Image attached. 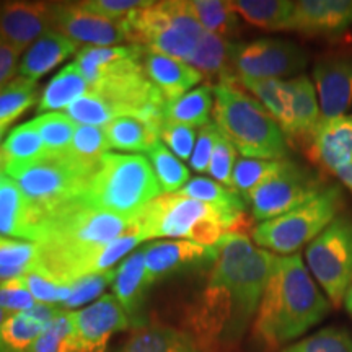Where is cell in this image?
I'll return each mask as SVG.
<instances>
[{"label": "cell", "instance_id": "6da1fadb", "mask_svg": "<svg viewBox=\"0 0 352 352\" xmlns=\"http://www.w3.org/2000/svg\"><path fill=\"white\" fill-rule=\"evenodd\" d=\"M331 303L298 254L276 256L256 318L254 336L267 349L287 344L329 315Z\"/></svg>", "mask_w": 352, "mask_h": 352}, {"label": "cell", "instance_id": "7a4b0ae2", "mask_svg": "<svg viewBox=\"0 0 352 352\" xmlns=\"http://www.w3.org/2000/svg\"><path fill=\"white\" fill-rule=\"evenodd\" d=\"M214 88V122L245 158L284 160L289 153L287 135L239 80L219 82Z\"/></svg>", "mask_w": 352, "mask_h": 352}, {"label": "cell", "instance_id": "3957f363", "mask_svg": "<svg viewBox=\"0 0 352 352\" xmlns=\"http://www.w3.org/2000/svg\"><path fill=\"white\" fill-rule=\"evenodd\" d=\"M158 196L162 188L147 158L104 153L82 197L91 208L135 220Z\"/></svg>", "mask_w": 352, "mask_h": 352}, {"label": "cell", "instance_id": "277c9868", "mask_svg": "<svg viewBox=\"0 0 352 352\" xmlns=\"http://www.w3.org/2000/svg\"><path fill=\"white\" fill-rule=\"evenodd\" d=\"M2 170L19 184L36 217V243L47 217L80 199L94 176L85 166L64 155H46L32 164L6 165Z\"/></svg>", "mask_w": 352, "mask_h": 352}, {"label": "cell", "instance_id": "5b68a950", "mask_svg": "<svg viewBox=\"0 0 352 352\" xmlns=\"http://www.w3.org/2000/svg\"><path fill=\"white\" fill-rule=\"evenodd\" d=\"M120 21L127 43L186 64L206 33L182 0L147 2Z\"/></svg>", "mask_w": 352, "mask_h": 352}, {"label": "cell", "instance_id": "8992f818", "mask_svg": "<svg viewBox=\"0 0 352 352\" xmlns=\"http://www.w3.org/2000/svg\"><path fill=\"white\" fill-rule=\"evenodd\" d=\"M344 206L346 197L341 184H328L296 209L259 223L252 239L263 250L290 256L302 246L310 245L341 215Z\"/></svg>", "mask_w": 352, "mask_h": 352}, {"label": "cell", "instance_id": "52a82bcc", "mask_svg": "<svg viewBox=\"0 0 352 352\" xmlns=\"http://www.w3.org/2000/svg\"><path fill=\"white\" fill-rule=\"evenodd\" d=\"M308 271L327 294L333 307L344 302L352 287V217L338 215L316 239L307 246Z\"/></svg>", "mask_w": 352, "mask_h": 352}, {"label": "cell", "instance_id": "ba28073f", "mask_svg": "<svg viewBox=\"0 0 352 352\" xmlns=\"http://www.w3.org/2000/svg\"><path fill=\"white\" fill-rule=\"evenodd\" d=\"M323 188V178L316 171L296 162L283 160L279 170L252 191L246 206L252 208L254 220L266 222L296 209Z\"/></svg>", "mask_w": 352, "mask_h": 352}, {"label": "cell", "instance_id": "9c48e42d", "mask_svg": "<svg viewBox=\"0 0 352 352\" xmlns=\"http://www.w3.org/2000/svg\"><path fill=\"white\" fill-rule=\"evenodd\" d=\"M230 64L236 78L267 80L297 77L307 67L308 54L292 41L261 38L230 44Z\"/></svg>", "mask_w": 352, "mask_h": 352}, {"label": "cell", "instance_id": "30bf717a", "mask_svg": "<svg viewBox=\"0 0 352 352\" xmlns=\"http://www.w3.org/2000/svg\"><path fill=\"white\" fill-rule=\"evenodd\" d=\"M245 212V210H241ZM236 214L223 212L214 206L191 199L182 195H162L153 199L134 220L135 232L142 236V240L151 239H188L189 232L202 219L212 215H226L228 219H235Z\"/></svg>", "mask_w": 352, "mask_h": 352}, {"label": "cell", "instance_id": "8fae6325", "mask_svg": "<svg viewBox=\"0 0 352 352\" xmlns=\"http://www.w3.org/2000/svg\"><path fill=\"white\" fill-rule=\"evenodd\" d=\"M52 30L85 47H111L126 41L121 21L88 12L80 2H52Z\"/></svg>", "mask_w": 352, "mask_h": 352}, {"label": "cell", "instance_id": "7c38bea8", "mask_svg": "<svg viewBox=\"0 0 352 352\" xmlns=\"http://www.w3.org/2000/svg\"><path fill=\"white\" fill-rule=\"evenodd\" d=\"M314 85L323 120L344 116L352 104V50L327 52L314 65Z\"/></svg>", "mask_w": 352, "mask_h": 352}, {"label": "cell", "instance_id": "4fadbf2b", "mask_svg": "<svg viewBox=\"0 0 352 352\" xmlns=\"http://www.w3.org/2000/svg\"><path fill=\"white\" fill-rule=\"evenodd\" d=\"M78 351L108 352L113 334L129 329L131 321L114 296H103L82 310L72 311Z\"/></svg>", "mask_w": 352, "mask_h": 352}, {"label": "cell", "instance_id": "5bb4252c", "mask_svg": "<svg viewBox=\"0 0 352 352\" xmlns=\"http://www.w3.org/2000/svg\"><path fill=\"white\" fill-rule=\"evenodd\" d=\"M52 30V2H0V39L21 52Z\"/></svg>", "mask_w": 352, "mask_h": 352}, {"label": "cell", "instance_id": "9a60e30c", "mask_svg": "<svg viewBox=\"0 0 352 352\" xmlns=\"http://www.w3.org/2000/svg\"><path fill=\"white\" fill-rule=\"evenodd\" d=\"M352 26V0H300L294 2L289 32L303 36L336 39Z\"/></svg>", "mask_w": 352, "mask_h": 352}, {"label": "cell", "instance_id": "2e32d148", "mask_svg": "<svg viewBox=\"0 0 352 352\" xmlns=\"http://www.w3.org/2000/svg\"><path fill=\"white\" fill-rule=\"evenodd\" d=\"M142 252L145 258V276L148 285H152L162 277L215 261L217 246L208 248L189 240H170L147 245Z\"/></svg>", "mask_w": 352, "mask_h": 352}, {"label": "cell", "instance_id": "e0dca14e", "mask_svg": "<svg viewBox=\"0 0 352 352\" xmlns=\"http://www.w3.org/2000/svg\"><path fill=\"white\" fill-rule=\"evenodd\" d=\"M308 157L336 173L352 165V116H338L318 122L305 142Z\"/></svg>", "mask_w": 352, "mask_h": 352}, {"label": "cell", "instance_id": "ac0fdd59", "mask_svg": "<svg viewBox=\"0 0 352 352\" xmlns=\"http://www.w3.org/2000/svg\"><path fill=\"white\" fill-rule=\"evenodd\" d=\"M151 287L145 276L144 252L132 253L116 270L113 280V296L121 303L122 310L129 316L131 327L138 331L147 327L145 321V300Z\"/></svg>", "mask_w": 352, "mask_h": 352}, {"label": "cell", "instance_id": "d6986e66", "mask_svg": "<svg viewBox=\"0 0 352 352\" xmlns=\"http://www.w3.org/2000/svg\"><path fill=\"white\" fill-rule=\"evenodd\" d=\"M0 235L36 243V217L21 189L0 166Z\"/></svg>", "mask_w": 352, "mask_h": 352}, {"label": "cell", "instance_id": "ffe728a7", "mask_svg": "<svg viewBox=\"0 0 352 352\" xmlns=\"http://www.w3.org/2000/svg\"><path fill=\"white\" fill-rule=\"evenodd\" d=\"M142 63L148 80L162 91L166 103L182 98L191 87L202 80V76L195 67L175 57L145 51Z\"/></svg>", "mask_w": 352, "mask_h": 352}, {"label": "cell", "instance_id": "44dd1931", "mask_svg": "<svg viewBox=\"0 0 352 352\" xmlns=\"http://www.w3.org/2000/svg\"><path fill=\"white\" fill-rule=\"evenodd\" d=\"M77 46L78 44L72 39L50 30L26 51L19 67L20 76L38 80L72 56L77 51Z\"/></svg>", "mask_w": 352, "mask_h": 352}, {"label": "cell", "instance_id": "7402d4cb", "mask_svg": "<svg viewBox=\"0 0 352 352\" xmlns=\"http://www.w3.org/2000/svg\"><path fill=\"white\" fill-rule=\"evenodd\" d=\"M240 85L246 88L256 100L270 111V114L277 121L287 139L294 135V111H292V96L287 80H254V78H239Z\"/></svg>", "mask_w": 352, "mask_h": 352}, {"label": "cell", "instance_id": "603a6c76", "mask_svg": "<svg viewBox=\"0 0 352 352\" xmlns=\"http://www.w3.org/2000/svg\"><path fill=\"white\" fill-rule=\"evenodd\" d=\"M118 352H202L195 338L162 324L138 329Z\"/></svg>", "mask_w": 352, "mask_h": 352}, {"label": "cell", "instance_id": "cb8c5ba5", "mask_svg": "<svg viewBox=\"0 0 352 352\" xmlns=\"http://www.w3.org/2000/svg\"><path fill=\"white\" fill-rule=\"evenodd\" d=\"M290 96H292L294 111V135L292 139H300L307 142L311 132L321 121V109L318 103V95L314 82L305 74L289 78Z\"/></svg>", "mask_w": 352, "mask_h": 352}, {"label": "cell", "instance_id": "d4e9b609", "mask_svg": "<svg viewBox=\"0 0 352 352\" xmlns=\"http://www.w3.org/2000/svg\"><path fill=\"white\" fill-rule=\"evenodd\" d=\"M230 44L228 39L206 32L188 64L201 76L217 77L219 82L236 80L230 64Z\"/></svg>", "mask_w": 352, "mask_h": 352}, {"label": "cell", "instance_id": "484cf974", "mask_svg": "<svg viewBox=\"0 0 352 352\" xmlns=\"http://www.w3.org/2000/svg\"><path fill=\"white\" fill-rule=\"evenodd\" d=\"M232 8L246 23L267 32H289L294 2L289 0H235Z\"/></svg>", "mask_w": 352, "mask_h": 352}, {"label": "cell", "instance_id": "4316f807", "mask_svg": "<svg viewBox=\"0 0 352 352\" xmlns=\"http://www.w3.org/2000/svg\"><path fill=\"white\" fill-rule=\"evenodd\" d=\"M88 91H90V87L82 77L80 70L76 64H69L44 88L43 95L39 96L38 111L44 114L47 111L56 113L57 109H65Z\"/></svg>", "mask_w": 352, "mask_h": 352}, {"label": "cell", "instance_id": "83f0119b", "mask_svg": "<svg viewBox=\"0 0 352 352\" xmlns=\"http://www.w3.org/2000/svg\"><path fill=\"white\" fill-rule=\"evenodd\" d=\"M214 109V88L209 85L188 91L182 98L166 103L165 120L191 127L209 124Z\"/></svg>", "mask_w": 352, "mask_h": 352}, {"label": "cell", "instance_id": "f1b7e54d", "mask_svg": "<svg viewBox=\"0 0 352 352\" xmlns=\"http://www.w3.org/2000/svg\"><path fill=\"white\" fill-rule=\"evenodd\" d=\"M46 155L47 152L44 148L41 135L34 127L33 121L15 127L8 134L6 142L0 145V164L2 166L32 164V162H36Z\"/></svg>", "mask_w": 352, "mask_h": 352}, {"label": "cell", "instance_id": "f546056e", "mask_svg": "<svg viewBox=\"0 0 352 352\" xmlns=\"http://www.w3.org/2000/svg\"><path fill=\"white\" fill-rule=\"evenodd\" d=\"M47 327L28 310L10 314L0 324V352H30Z\"/></svg>", "mask_w": 352, "mask_h": 352}, {"label": "cell", "instance_id": "4dcf8cb0", "mask_svg": "<svg viewBox=\"0 0 352 352\" xmlns=\"http://www.w3.org/2000/svg\"><path fill=\"white\" fill-rule=\"evenodd\" d=\"M195 19L206 32L228 39L240 32V19L230 2L222 0H191L188 2Z\"/></svg>", "mask_w": 352, "mask_h": 352}, {"label": "cell", "instance_id": "1f68e13d", "mask_svg": "<svg viewBox=\"0 0 352 352\" xmlns=\"http://www.w3.org/2000/svg\"><path fill=\"white\" fill-rule=\"evenodd\" d=\"M109 148L131 152H148L160 138L147 124L134 118H118L104 126Z\"/></svg>", "mask_w": 352, "mask_h": 352}, {"label": "cell", "instance_id": "d6a6232c", "mask_svg": "<svg viewBox=\"0 0 352 352\" xmlns=\"http://www.w3.org/2000/svg\"><path fill=\"white\" fill-rule=\"evenodd\" d=\"M39 245L0 235V283L19 279L38 266Z\"/></svg>", "mask_w": 352, "mask_h": 352}, {"label": "cell", "instance_id": "836d02e7", "mask_svg": "<svg viewBox=\"0 0 352 352\" xmlns=\"http://www.w3.org/2000/svg\"><path fill=\"white\" fill-rule=\"evenodd\" d=\"M178 195L201 201L204 202V204L214 206V208L228 214H236L246 209L245 201L241 199L233 189L223 186V184L214 182V179L210 178H202V176L189 179V182L179 189Z\"/></svg>", "mask_w": 352, "mask_h": 352}, {"label": "cell", "instance_id": "e575fe53", "mask_svg": "<svg viewBox=\"0 0 352 352\" xmlns=\"http://www.w3.org/2000/svg\"><path fill=\"white\" fill-rule=\"evenodd\" d=\"M108 151L109 144L104 127L77 124L72 144H70L65 155L72 158L76 164L85 166V168L95 173L100 165V160L103 158L104 153H108Z\"/></svg>", "mask_w": 352, "mask_h": 352}, {"label": "cell", "instance_id": "d590c367", "mask_svg": "<svg viewBox=\"0 0 352 352\" xmlns=\"http://www.w3.org/2000/svg\"><path fill=\"white\" fill-rule=\"evenodd\" d=\"M38 100L36 80L16 77L0 87V126H10Z\"/></svg>", "mask_w": 352, "mask_h": 352}, {"label": "cell", "instance_id": "8d00e7d4", "mask_svg": "<svg viewBox=\"0 0 352 352\" xmlns=\"http://www.w3.org/2000/svg\"><path fill=\"white\" fill-rule=\"evenodd\" d=\"M47 155H64L72 144L77 122L64 113H44L33 120Z\"/></svg>", "mask_w": 352, "mask_h": 352}, {"label": "cell", "instance_id": "74e56055", "mask_svg": "<svg viewBox=\"0 0 352 352\" xmlns=\"http://www.w3.org/2000/svg\"><path fill=\"white\" fill-rule=\"evenodd\" d=\"M147 153L162 192L176 195L189 182V170L162 144V140H158Z\"/></svg>", "mask_w": 352, "mask_h": 352}, {"label": "cell", "instance_id": "f35d334b", "mask_svg": "<svg viewBox=\"0 0 352 352\" xmlns=\"http://www.w3.org/2000/svg\"><path fill=\"white\" fill-rule=\"evenodd\" d=\"M283 160H256V158H240L236 160L232 173V189L241 199H248L259 184L266 182L279 170Z\"/></svg>", "mask_w": 352, "mask_h": 352}, {"label": "cell", "instance_id": "ab89813d", "mask_svg": "<svg viewBox=\"0 0 352 352\" xmlns=\"http://www.w3.org/2000/svg\"><path fill=\"white\" fill-rule=\"evenodd\" d=\"M30 352H80L72 323V311H60L44 329Z\"/></svg>", "mask_w": 352, "mask_h": 352}, {"label": "cell", "instance_id": "60d3db41", "mask_svg": "<svg viewBox=\"0 0 352 352\" xmlns=\"http://www.w3.org/2000/svg\"><path fill=\"white\" fill-rule=\"evenodd\" d=\"M65 114L77 124L95 127H104L120 118L113 104L94 91H88L87 95L69 104L65 108Z\"/></svg>", "mask_w": 352, "mask_h": 352}, {"label": "cell", "instance_id": "b9f144b4", "mask_svg": "<svg viewBox=\"0 0 352 352\" xmlns=\"http://www.w3.org/2000/svg\"><path fill=\"white\" fill-rule=\"evenodd\" d=\"M283 352H352V336L344 328L328 327L285 347Z\"/></svg>", "mask_w": 352, "mask_h": 352}, {"label": "cell", "instance_id": "7bdbcfd3", "mask_svg": "<svg viewBox=\"0 0 352 352\" xmlns=\"http://www.w3.org/2000/svg\"><path fill=\"white\" fill-rule=\"evenodd\" d=\"M114 277H116V270L80 277V279H77L76 283L70 285V297L60 305V308L67 311H74L76 308L87 305L88 302L95 300V298L98 300L108 285H113Z\"/></svg>", "mask_w": 352, "mask_h": 352}, {"label": "cell", "instance_id": "ee69618b", "mask_svg": "<svg viewBox=\"0 0 352 352\" xmlns=\"http://www.w3.org/2000/svg\"><path fill=\"white\" fill-rule=\"evenodd\" d=\"M25 287L32 294L36 303H46V305H63L70 297V285L60 284L51 279L50 276L39 271H30L21 277Z\"/></svg>", "mask_w": 352, "mask_h": 352}, {"label": "cell", "instance_id": "f6af8a7d", "mask_svg": "<svg viewBox=\"0 0 352 352\" xmlns=\"http://www.w3.org/2000/svg\"><path fill=\"white\" fill-rule=\"evenodd\" d=\"M197 134L195 127L179 124V122L166 121L160 129V140L162 144L170 148V152L175 157H179L182 160H189L195 151Z\"/></svg>", "mask_w": 352, "mask_h": 352}, {"label": "cell", "instance_id": "bcb514c9", "mask_svg": "<svg viewBox=\"0 0 352 352\" xmlns=\"http://www.w3.org/2000/svg\"><path fill=\"white\" fill-rule=\"evenodd\" d=\"M236 164V148L226 135H220L215 144L212 158H210L208 173L214 182L232 189V173Z\"/></svg>", "mask_w": 352, "mask_h": 352}, {"label": "cell", "instance_id": "7dc6e473", "mask_svg": "<svg viewBox=\"0 0 352 352\" xmlns=\"http://www.w3.org/2000/svg\"><path fill=\"white\" fill-rule=\"evenodd\" d=\"M142 236L135 232V228L127 235L121 236V239L111 241V243L103 246L100 250L98 256H96L95 261V274L98 272H107L111 271V267L120 261L121 258H124L127 253L132 252L139 243H142Z\"/></svg>", "mask_w": 352, "mask_h": 352}, {"label": "cell", "instance_id": "c3c4849f", "mask_svg": "<svg viewBox=\"0 0 352 352\" xmlns=\"http://www.w3.org/2000/svg\"><path fill=\"white\" fill-rule=\"evenodd\" d=\"M34 305H36V300L25 287L21 277L0 283V310L7 311V314L8 311L19 314V311L30 310Z\"/></svg>", "mask_w": 352, "mask_h": 352}, {"label": "cell", "instance_id": "681fc988", "mask_svg": "<svg viewBox=\"0 0 352 352\" xmlns=\"http://www.w3.org/2000/svg\"><path fill=\"white\" fill-rule=\"evenodd\" d=\"M220 135H222V132L219 131L215 122H209V124L199 127L195 151H192V155L189 158V164L196 171L204 173V171L209 170L210 158H212L215 144H217Z\"/></svg>", "mask_w": 352, "mask_h": 352}, {"label": "cell", "instance_id": "f907efd6", "mask_svg": "<svg viewBox=\"0 0 352 352\" xmlns=\"http://www.w3.org/2000/svg\"><path fill=\"white\" fill-rule=\"evenodd\" d=\"M145 3L147 2H142V0H88V2H80V6L85 10L104 16V19L120 21L126 19L131 12L144 7Z\"/></svg>", "mask_w": 352, "mask_h": 352}, {"label": "cell", "instance_id": "816d5d0a", "mask_svg": "<svg viewBox=\"0 0 352 352\" xmlns=\"http://www.w3.org/2000/svg\"><path fill=\"white\" fill-rule=\"evenodd\" d=\"M20 52L12 47L10 44L0 39V87L13 80V76L19 70Z\"/></svg>", "mask_w": 352, "mask_h": 352}, {"label": "cell", "instance_id": "f5cc1de1", "mask_svg": "<svg viewBox=\"0 0 352 352\" xmlns=\"http://www.w3.org/2000/svg\"><path fill=\"white\" fill-rule=\"evenodd\" d=\"M334 175L338 176V179H340L342 186H346L352 192V165L346 166V168H342L340 171H336Z\"/></svg>", "mask_w": 352, "mask_h": 352}, {"label": "cell", "instance_id": "db71d44e", "mask_svg": "<svg viewBox=\"0 0 352 352\" xmlns=\"http://www.w3.org/2000/svg\"><path fill=\"white\" fill-rule=\"evenodd\" d=\"M344 307H346L347 314L352 316V287L347 290V294H346V297H344Z\"/></svg>", "mask_w": 352, "mask_h": 352}, {"label": "cell", "instance_id": "11a10c76", "mask_svg": "<svg viewBox=\"0 0 352 352\" xmlns=\"http://www.w3.org/2000/svg\"><path fill=\"white\" fill-rule=\"evenodd\" d=\"M7 311H3V310H0V324L3 323V321H6V318H7Z\"/></svg>", "mask_w": 352, "mask_h": 352}, {"label": "cell", "instance_id": "9f6ffc18", "mask_svg": "<svg viewBox=\"0 0 352 352\" xmlns=\"http://www.w3.org/2000/svg\"><path fill=\"white\" fill-rule=\"evenodd\" d=\"M7 127L8 126H0V142H2V138H3V134H6Z\"/></svg>", "mask_w": 352, "mask_h": 352}]
</instances>
